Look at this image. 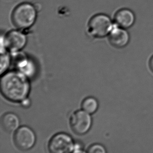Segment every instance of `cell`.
<instances>
[{"instance_id":"obj_1","label":"cell","mask_w":153,"mask_h":153,"mask_svg":"<svg viewBox=\"0 0 153 153\" xmlns=\"http://www.w3.org/2000/svg\"><path fill=\"white\" fill-rule=\"evenodd\" d=\"M28 79L19 70L4 73L0 81L2 95L9 101L22 102L30 93V85Z\"/></svg>"},{"instance_id":"obj_2","label":"cell","mask_w":153,"mask_h":153,"mask_svg":"<svg viewBox=\"0 0 153 153\" xmlns=\"http://www.w3.org/2000/svg\"><path fill=\"white\" fill-rule=\"evenodd\" d=\"M37 11L33 5L23 3L15 8L12 15V21L15 27L25 29L31 27L35 23Z\"/></svg>"},{"instance_id":"obj_3","label":"cell","mask_w":153,"mask_h":153,"mask_svg":"<svg viewBox=\"0 0 153 153\" xmlns=\"http://www.w3.org/2000/svg\"><path fill=\"white\" fill-rule=\"evenodd\" d=\"M114 26L109 16L104 14H98L90 20L87 31L92 37L102 38L109 35Z\"/></svg>"},{"instance_id":"obj_4","label":"cell","mask_w":153,"mask_h":153,"mask_svg":"<svg viewBox=\"0 0 153 153\" xmlns=\"http://www.w3.org/2000/svg\"><path fill=\"white\" fill-rule=\"evenodd\" d=\"M27 42L25 34L20 31L12 30L1 38V53L7 52V50L12 53L20 52L25 47Z\"/></svg>"},{"instance_id":"obj_5","label":"cell","mask_w":153,"mask_h":153,"mask_svg":"<svg viewBox=\"0 0 153 153\" xmlns=\"http://www.w3.org/2000/svg\"><path fill=\"white\" fill-rule=\"evenodd\" d=\"M72 137L65 133H59L50 139L48 144L50 153H72L75 148Z\"/></svg>"},{"instance_id":"obj_6","label":"cell","mask_w":153,"mask_h":153,"mask_svg":"<svg viewBox=\"0 0 153 153\" xmlns=\"http://www.w3.org/2000/svg\"><path fill=\"white\" fill-rule=\"evenodd\" d=\"M71 128L76 134H86L91 128L93 119L91 114L84 110H79L74 112L70 120Z\"/></svg>"},{"instance_id":"obj_7","label":"cell","mask_w":153,"mask_h":153,"mask_svg":"<svg viewBox=\"0 0 153 153\" xmlns=\"http://www.w3.org/2000/svg\"><path fill=\"white\" fill-rule=\"evenodd\" d=\"M14 141L18 148L23 151H27L35 145L36 136L30 128L27 126H21L15 132Z\"/></svg>"},{"instance_id":"obj_8","label":"cell","mask_w":153,"mask_h":153,"mask_svg":"<svg viewBox=\"0 0 153 153\" xmlns=\"http://www.w3.org/2000/svg\"><path fill=\"white\" fill-rule=\"evenodd\" d=\"M12 54L13 62L18 70L28 78L33 76L36 73L35 66L33 62L21 51Z\"/></svg>"},{"instance_id":"obj_9","label":"cell","mask_w":153,"mask_h":153,"mask_svg":"<svg viewBox=\"0 0 153 153\" xmlns=\"http://www.w3.org/2000/svg\"><path fill=\"white\" fill-rule=\"evenodd\" d=\"M109 40L113 47L122 48L128 45L130 40V36L126 29L114 25L109 34Z\"/></svg>"},{"instance_id":"obj_10","label":"cell","mask_w":153,"mask_h":153,"mask_svg":"<svg viewBox=\"0 0 153 153\" xmlns=\"http://www.w3.org/2000/svg\"><path fill=\"white\" fill-rule=\"evenodd\" d=\"M114 22L117 25L128 29L134 24L136 17L134 13L128 8H122L114 15Z\"/></svg>"},{"instance_id":"obj_11","label":"cell","mask_w":153,"mask_h":153,"mask_svg":"<svg viewBox=\"0 0 153 153\" xmlns=\"http://www.w3.org/2000/svg\"><path fill=\"white\" fill-rule=\"evenodd\" d=\"M2 125L4 130L7 132H15L19 128L20 120L14 113L8 112L2 116Z\"/></svg>"},{"instance_id":"obj_12","label":"cell","mask_w":153,"mask_h":153,"mask_svg":"<svg viewBox=\"0 0 153 153\" xmlns=\"http://www.w3.org/2000/svg\"><path fill=\"white\" fill-rule=\"evenodd\" d=\"M98 106L97 100L92 97L85 98L82 104V109L91 114L95 113L97 111Z\"/></svg>"},{"instance_id":"obj_13","label":"cell","mask_w":153,"mask_h":153,"mask_svg":"<svg viewBox=\"0 0 153 153\" xmlns=\"http://www.w3.org/2000/svg\"><path fill=\"white\" fill-rule=\"evenodd\" d=\"M1 74L6 73L7 70L10 62H11V57L7 52L1 53Z\"/></svg>"},{"instance_id":"obj_14","label":"cell","mask_w":153,"mask_h":153,"mask_svg":"<svg viewBox=\"0 0 153 153\" xmlns=\"http://www.w3.org/2000/svg\"><path fill=\"white\" fill-rule=\"evenodd\" d=\"M87 153H107L105 147L103 145L96 143L94 144L88 148Z\"/></svg>"},{"instance_id":"obj_15","label":"cell","mask_w":153,"mask_h":153,"mask_svg":"<svg viewBox=\"0 0 153 153\" xmlns=\"http://www.w3.org/2000/svg\"><path fill=\"white\" fill-rule=\"evenodd\" d=\"M72 153H87V152H86L84 150H83L79 144H75L74 150Z\"/></svg>"},{"instance_id":"obj_16","label":"cell","mask_w":153,"mask_h":153,"mask_svg":"<svg viewBox=\"0 0 153 153\" xmlns=\"http://www.w3.org/2000/svg\"><path fill=\"white\" fill-rule=\"evenodd\" d=\"M22 105H23V106H24L25 107H26V106H29V104H30V101H29V100L28 99V98H27L26 99L24 100V101L22 102Z\"/></svg>"},{"instance_id":"obj_17","label":"cell","mask_w":153,"mask_h":153,"mask_svg":"<svg viewBox=\"0 0 153 153\" xmlns=\"http://www.w3.org/2000/svg\"><path fill=\"white\" fill-rule=\"evenodd\" d=\"M149 67L153 73V56L152 57L149 61Z\"/></svg>"}]
</instances>
